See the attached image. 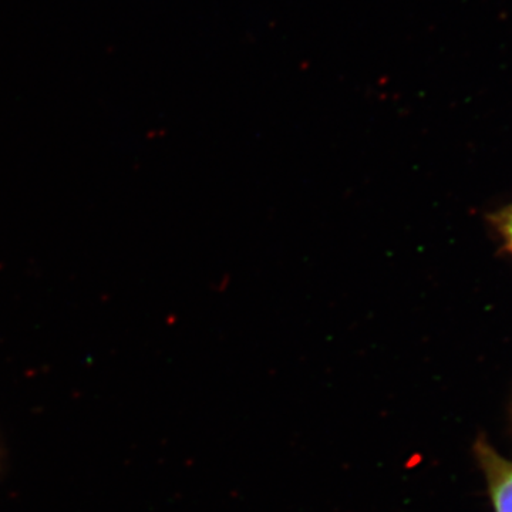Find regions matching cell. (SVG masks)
Here are the masks:
<instances>
[{"label":"cell","mask_w":512,"mask_h":512,"mask_svg":"<svg viewBox=\"0 0 512 512\" xmlns=\"http://www.w3.org/2000/svg\"><path fill=\"white\" fill-rule=\"evenodd\" d=\"M497 227L500 229L505 245L512 252V207L501 212L500 217H498Z\"/></svg>","instance_id":"7a4b0ae2"},{"label":"cell","mask_w":512,"mask_h":512,"mask_svg":"<svg viewBox=\"0 0 512 512\" xmlns=\"http://www.w3.org/2000/svg\"><path fill=\"white\" fill-rule=\"evenodd\" d=\"M478 463L483 468L495 512H512V461L497 453L487 441L476 444Z\"/></svg>","instance_id":"6da1fadb"}]
</instances>
